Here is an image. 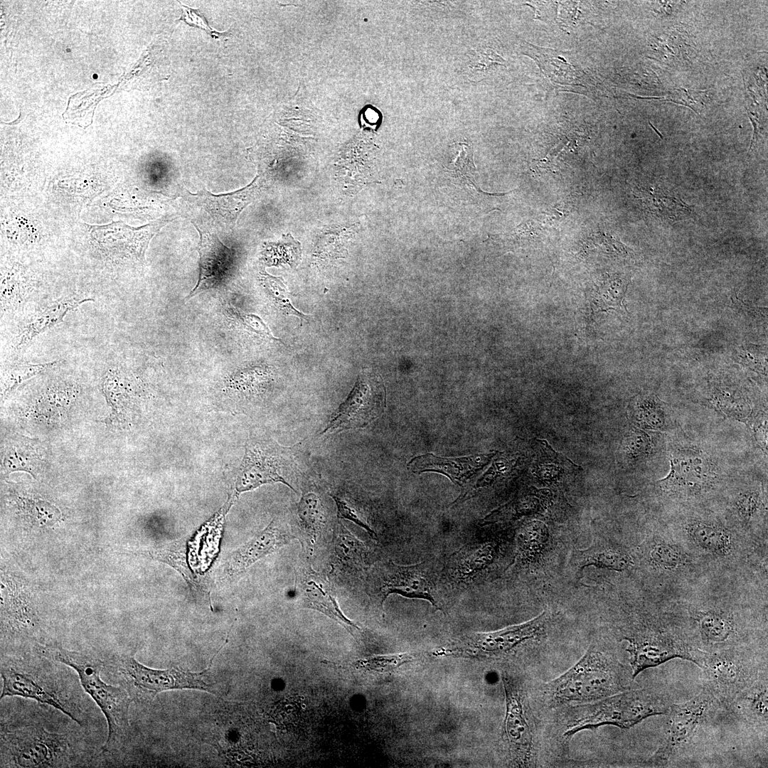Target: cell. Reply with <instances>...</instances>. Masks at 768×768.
Instances as JSON below:
<instances>
[{
	"label": "cell",
	"mask_w": 768,
	"mask_h": 768,
	"mask_svg": "<svg viewBox=\"0 0 768 768\" xmlns=\"http://www.w3.org/2000/svg\"><path fill=\"white\" fill-rule=\"evenodd\" d=\"M1 718V767H70L92 758L84 739L63 721L39 714Z\"/></svg>",
	"instance_id": "6da1fadb"
},
{
	"label": "cell",
	"mask_w": 768,
	"mask_h": 768,
	"mask_svg": "<svg viewBox=\"0 0 768 768\" xmlns=\"http://www.w3.org/2000/svg\"><path fill=\"white\" fill-rule=\"evenodd\" d=\"M58 661L33 651L31 654L1 656V700L18 696L50 705L81 727L88 725L79 683Z\"/></svg>",
	"instance_id": "7a4b0ae2"
},
{
	"label": "cell",
	"mask_w": 768,
	"mask_h": 768,
	"mask_svg": "<svg viewBox=\"0 0 768 768\" xmlns=\"http://www.w3.org/2000/svg\"><path fill=\"white\" fill-rule=\"evenodd\" d=\"M631 669L614 654L590 646L582 657L540 692L552 708L593 703L632 688Z\"/></svg>",
	"instance_id": "3957f363"
},
{
	"label": "cell",
	"mask_w": 768,
	"mask_h": 768,
	"mask_svg": "<svg viewBox=\"0 0 768 768\" xmlns=\"http://www.w3.org/2000/svg\"><path fill=\"white\" fill-rule=\"evenodd\" d=\"M36 651L76 672L83 690L94 700L106 718L108 735L102 752L112 755L118 750L129 727V709L133 700L129 692L122 687L103 681L100 677L103 662L94 656L53 645L40 644Z\"/></svg>",
	"instance_id": "277c9868"
},
{
	"label": "cell",
	"mask_w": 768,
	"mask_h": 768,
	"mask_svg": "<svg viewBox=\"0 0 768 768\" xmlns=\"http://www.w3.org/2000/svg\"><path fill=\"white\" fill-rule=\"evenodd\" d=\"M670 706L668 698L657 691L631 688L593 703L567 706L563 735L571 737L603 725L630 728L649 717L667 715Z\"/></svg>",
	"instance_id": "5b68a950"
},
{
	"label": "cell",
	"mask_w": 768,
	"mask_h": 768,
	"mask_svg": "<svg viewBox=\"0 0 768 768\" xmlns=\"http://www.w3.org/2000/svg\"><path fill=\"white\" fill-rule=\"evenodd\" d=\"M699 667L703 688L727 710L739 694L760 678L754 658L734 649L703 651Z\"/></svg>",
	"instance_id": "8992f818"
},
{
	"label": "cell",
	"mask_w": 768,
	"mask_h": 768,
	"mask_svg": "<svg viewBox=\"0 0 768 768\" xmlns=\"http://www.w3.org/2000/svg\"><path fill=\"white\" fill-rule=\"evenodd\" d=\"M367 588L373 604L380 613L391 594L427 600L444 612L432 572L425 562L412 565H399L391 560L380 562L369 573Z\"/></svg>",
	"instance_id": "52a82bcc"
},
{
	"label": "cell",
	"mask_w": 768,
	"mask_h": 768,
	"mask_svg": "<svg viewBox=\"0 0 768 768\" xmlns=\"http://www.w3.org/2000/svg\"><path fill=\"white\" fill-rule=\"evenodd\" d=\"M215 655L208 668L201 672L187 671L177 667L153 669L125 655L115 657L113 663L132 698L134 696L151 700L161 692L174 689H196L218 694L214 684L206 681Z\"/></svg>",
	"instance_id": "ba28073f"
},
{
	"label": "cell",
	"mask_w": 768,
	"mask_h": 768,
	"mask_svg": "<svg viewBox=\"0 0 768 768\" xmlns=\"http://www.w3.org/2000/svg\"><path fill=\"white\" fill-rule=\"evenodd\" d=\"M385 408V389L380 378L369 371L359 375L346 400L331 415L322 433L363 428Z\"/></svg>",
	"instance_id": "9c48e42d"
},
{
	"label": "cell",
	"mask_w": 768,
	"mask_h": 768,
	"mask_svg": "<svg viewBox=\"0 0 768 768\" xmlns=\"http://www.w3.org/2000/svg\"><path fill=\"white\" fill-rule=\"evenodd\" d=\"M716 707H720L718 703L703 688L699 694L689 700L671 705L664 737L647 764L654 767L666 766Z\"/></svg>",
	"instance_id": "30bf717a"
},
{
	"label": "cell",
	"mask_w": 768,
	"mask_h": 768,
	"mask_svg": "<svg viewBox=\"0 0 768 768\" xmlns=\"http://www.w3.org/2000/svg\"><path fill=\"white\" fill-rule=\"evenodd\" d=\"M506 699L504 737L513 764L533 767L537 764V745L533 728L519 683L502 675Z\"/></svg>",
	"instance_id": "8fae6325"
},
{
	"label": "cell",
	"mask_w": 768,
	"mask_h": 768,
	"mask_svg": "<svg viewBox=\"0 0 768 768\" xmlns=\"http://www.w3.org/2000/svg\"><path fill=\"white\" fill-rule=\"evenodd\" d=\"M548 619V616L543 612L520 624L494 631L472 634L463 639L462 646L454 650L477 657H502L522 644L541 637Z\"/></svg>",
	"instance_id": "7c38bea8"
},
{
	"label": "cell",
	"mask_w": 768,
	"mask_h": 768,
	"mask_svg": "<svg viewBox=\"0 0 768 768\" xmlns=\"http://www.w3.org/2000/svg\"><path fill=\"white\" fill-rule=\"evenodd\" d=\"M169 221L161 219L139 228L116 222L93 225L91 233L100 251L109 258L142 262L151 239Z\"/></svg>",
	"instance_id": "4fadbf2b"
},
{
	"label": "cell",
	"mask_w": 768,
	"mask_h": 768,
	"mask_svg": "<svg viewBox=\"0 0 768 768\" xmlns=\"http://www.w3.org/2000/svg\"><path fill=\"white\" fill-rule=\"evenodd\" d=\"M282 452L277 444H247L236 484L238 491H249L264 484L278 481L294 489L283 476L287 464L282 456Z\"/></svg>",
	"instance_id": "5bb4252c"
},
{
	"label": "cell",
	"mask_w": 768,
	"mask_h": 768,
	"mask_svg": "<svg viewBox=\"0 0 768 768\" xmlns=\"http://www.w3.org/2000/svg\"><path fill=\"white\" fill-rule=\"evenodd\" d=\"M296 587L302 607L321 612L341 624L354 637L361 631L359 626L341 611L329 582L310 566L301 567L297 571Z\"/></svg>",
	"instance_id": "9a60e30c"
},
{
	"label": "cell",
	"mask_w": 768,
	"mask_h": 768,
	"mask_svg": "<svg viewBox=\"0 0 768 768\" xmlns=\"http://www.w3.org/2000/svg\"><path fill=\"white\" fill-rule=\"evenodd\" d=\"M196 229L200 234L199 275L196 285L186 299L219 287L230 274L233 265L232 250L215 234L203 231L198 227Z\"/></svg>",
	"instance_id": "2e32d148"
},
{
	"label": "cell",
	"mask_w": 768,
	"mask_h": 768,
	"mask_svg": "<svg viewBox=\"0 0 768 768\" xmlns=\"http://www.w3.org/2000/svg\"><path fill=\"white\" fill-rule=\"evenodd\" d=\"M92 300L78 294H71L58 298L40 308L21 324L14 337V348L16 350L25 348L41 334L62 322L70 312Z\"/></svg>",
	"instance_id": "e0dca14e"
},
{
	"label": "cell",
	"mask_w": 768,
	"mask_h": 768,
	"mask_svg": "<svg viewBox=\"0 0 768 768\" xmlns=\"http://www.w3.org/2000/svg\"><path fill=\"white\" fill-rule=\"evenodd\" d=\"M293 537L272 522L265 529L236 550L228 558L223 579H233L267 555L288 543Z\"/></svg>",
	"instance_id": "ac0fdd59"
},
{
	"label": "cell",
	"mask_w": 768,
	"mask_h": 768,
	"mask_svg": "<svg viewBox=\"0 0 768 768\" xmlns=\"http://www.w3.org/2000/svg\"><path fill=\"white\" fill-rule=\"evenodd\" d=\"M494 454H476L460 458H442L427 454L414 457L407 464L414 473L434 471L447 476L454 483L462 484L486 465Z\"/></svg>",
	"instance_id": "d6986e66"
},
{
	"label": "cell",
	"mask_w": 768,
	"mask_h": 768,
	"mask_svg": "<svg viewBox=\"0 0 768 768\" xmlns=\"http://www.w3.org/2000/svg\"><path fill=\"white\" fill-rule=\"evenodd\" d=\"M710 472V464L704 457L678 452L671 459L669 474L659 482L667 491H695L709 479Z\"/></svg>",
	"instance_id": "ffe728a7"
},
{
	"label": "cell",
	"mask_w": 768,
	"mask_h": 768,
	"mask_svg": "<svg viewBox=\"0 0 768 768\" xmlns=\"http://www.w3.org/2000/svg\"><path fill=\"white\" fill-rule=\"evenodd\" d=\"M257 185L253 181L238 191L215 195L204 189L196 194H190L213 219L233 228L242 210L252 201Z\"/></svg>",
	"instance_id": "44dd1931"
},
{
	"label": "cell",
	"mask_w": 768,
	"mask_h": 768,
	"mask_svg": "<svg viewBox=\"0 0 768 768\" xmlns=\"http://www.w3.org/2000/svg\"><path fill=\"white\" fill-rule=\"evenodd\" d=\"M634 196L648 212L663 220L676 222L693 213L692 207L673 192L658 186H639L634 190Z\"/></svg>",
	"instance_id": "7402d4cb"
},
{
	"label": "cell",
	"mask_w": 768,
	"mask_h": 768,
	"mask_svg": "<svg viewBox=\"0 0 768 768\" xmlns=\"http://www.w3.org/2000/svg\"><path fill=\"white\" fill-rule=\"evenodd\" d=\"M38 439L16 434L4 447L1 472L8 475L15 471H24L36 478L42 468L43 455Z\"/></svg>",
	"instance_id": "603a6c76"
},
{
	"label": "cell",
	"mask_w": 768,
	"mask_h": 768,
	"mask_svg": "<svg viewBox=\"0 0 768 768\" xmlns=\"http://www.w3.org/2000/svg\"><path fill=\"white\" fill-rule=\"evenodd\" d=\"M767 678L764 675L739 694L728 710L750 725L767 727Z\"/></svg>",
	"instance_id": "cb8c5ba5"
},
{
	"label": "cell",
	"mask_w": 768,
	"mask_h": 768,
	"mask_svg": "<svg viewBox=\"0 0 768 768\" xmlns=\"http://www.w3.org/2000/svg\"><path fill=\"white\" fill-rule=\"evenodd\" d=\"M34 290L33 282L20 268L2 273L1 279V314L14 311L26 302Z\"/></svg>",
	"instance_id": "d4e9b609"
},
{
	"label": "cell",
	"mask_w": 768,
	"mask_h": 768,
	"mask_svg": "<svg viewBox=\"0 0 768 768\" xmlns=\"http://www.w3.org/2000/svg\"><path fill=\"white\" fill-rule=\"evenodd\" d=\"M571 559L572 565L580 574L590 565L622 570L630 564L628 555L594 543L586 550H574Z\"/></svg>",
	"instance_id": "484cf974"
},
{
	"label": "cell",
	"mask_w": 768,
	"mask_h": 768,
	"mask_svg": "<svg viewBox=\"0 0 768 768\" xmlns=\"http://www.w3.org/2000/svg\"><path fill=\"white\" fill-rule=\"evenodd\" d=\"M632 417L640 426L654 430H664L671 424V415L663 401L654 395L640 396L634 404Z\"/></svg>",
	"instance_id": "4316f807"
},
{
	"label": "cell",
	"mask_w": 768,
	"mask_h": 768,
	"mask_svg": "<svg viewBox=\"0 0 768 768\" xmlns=\"http://www.w3.org/2000/svg\"><path fill=\"white\" fill-rule=\"evenodd\" d=\"M298 514L302 528L312 547L324 523L323 508L319 498L314 494L303 496L299 505Z\"/></svg>",
	"instance_id": "83f0119b"
},
{
	"label": "cell",
	"mask_w": 768,
	"mask_h": 768,
	"mask_svg": "<svg viewBox=\"0 0 768 768\" xmlns=\"http://www.w3.org/2000/svg\"><path fill=\"white\" fill-rule=\"evenodd\" d=\"M59 361L41 363H18L6 368L1 378V398H6L26 380L57 366Z\"/></svg>",
	"instance_id": "f1b7e54d"
},
{
	"label": "cell",
	"mask_w": 768,
	"mask_h": 768,
	"mask_svg": "<svg viewBox=\"0 0 768 768\" xmlns=\"http://www.w3.org/2000/svg\"><path fill=\"white\" fill-rule=\"evenodd\" d=\"M698 625L704 639L710 644H720L733 632L732 621L723 614L708 612L700 614Z\"/></svg>",
	"instance_id": "f546056e"
},
{
	"label": "cell",
	"mask_w": 768,
	"mask_h": 768,
	"mask_svg": "<svg viewBox=\"0 0 768 768\" xmlns=\"http://www.w3.org/2000/svg\"><path fill=\"white\" fill-rule=\"evenodd\" d=\"M260 281L267 294L277 309L284 314L296 315L301 321L306 319V315L299 312L292 304L289 293L281 279L264 272L261 274Z\"/></svg>",
	"instance_id": "4dcf8cb0"
},
{
	"label": "cell",
	"mask_w": 768,
	"mask_h": 768,
	"mask_svg": "<svg viewBox=\"0 0 768 768\" xmlns=\"http://www.w3.org/2000/svg\"><path fill=\"white\" fill-rule=\"evenodd\" d=\"M548 540V533L544 524L533 521L524 527L519 536V546L523 558L533 559L544 548Z\"/></svg>",
	"instance_id": "1f68e13d"
},
{
	"label": "cell",
	"mask_w": 768,
	"mask_h": 768,
	"mask_svg": "<svg viewBox=\"0 0 768 768\" xmlns=\"http://www.w3.org/2000/svg\"><path fill=\"white\" fill-rule=\"evenodd\" d=\"M690 530L693 538L703 548L719 554L728 550L730 540L722 530L705 523H696L692 526Z\"/></svg>",
	"instance_id": "d6a6232c"
},
{
	"label": "cell",
	"mask_w": 768,
	"mask_h": 768,
	"mask_svg": "<svg viewBox=\"0 0 768 768\" xmlns=\"http://www.w3.org/2000/svg\"><path fill=\"white\" fill-rule=\"evenodd\" d=\"M418 656L415 653H402L393 655L374 656L358 661L357 668L377 672H390L405 663L414 661Z\"/></svg>",
	"instance_id": "836d02e7"
},
{
	"label": "cell",
	"mask_w": 768,
	"mask_h": 768,
	"mask_svg": "<svg viewBox=\"0 0 768 768\" xmlns=\"http://www.w3.org/2000/svg\"><path fill=\"white\" fill-rule=\"evenodd\" d=\"M226 310L228 316L245 329L271 340H278L272 335L269 327L259 316L241 311L231 305H228Z\"/></svg>",
	"instance_id": "e575fe53"
},
{
	"label": "cell",
	"mask_w": 768,
	"mask_h": 768,
	"mask_svg": "<svg viewBox=\"0 0 768 768\" xmlns=\"http://www.w3.org/2000/svg\"><path fill=\"white\" fill-rule=\"evenodd\" d=\"M269 370L266 367H254L236 373L230 379V386L236 390H255L257 386L268 378Z\"/></svg>",
	"instance_id": "d590c367"
},
{
	"label": "cell",
	"mask_w": 768,
	"mask_h": 768,
	"mask_svg": "<svg viewBox=\"0 0 768 768\" xmlns=\"http://www.w3.org/2000/svg\"><path fill=\"white\" fill-rule=\"evenodd\" d=\"M182 7V13L178 21H183L192 27L203 30L206 33L215 39H221L228 36L229 33L220 32L211 28L204 16L198 9L183 5L180 2Z\"/></svg>",
	"instance_id": "8d00e7d4"
},
{
	"label": "cell",
	"mask_w": 768,
	"mask_h": 768,
	"mask_svg": "<svg viewBox=\"0 0 768 768\" xmlns=\"http://www.w3.org/2000/svg\"><path fill=\"white\" fill-rule=\"evenodd\" d=\"M337 548L341 550L339 557L345 562L356 564L363 561L364 549L363 544L349 533H343L338 538Z\"/></svg>",
	"instance_id": "74e56055"
},
{
	"label": "cell",
	"mask_w": 768,
	"mask_h": 768,
	"mask_svg": "<svg viewBox=\"0 0 768 768\" xmlns=\"http://www.w3.org/2000/svg\"><path fill=\"white\" fill-rule=\"evenodd\" d=\"M265 255L266 258H269L267 262L272 265L284 262L294 265L299 259L300 250L294 244L282 243L270 247V250H266Z\"/></svg>",
	"instance_id": "f35d334b"
},
{
	"label": "cell",
	"mask_w": 768,
	"mask_h": 768,
	"mask_svg": "<svg viewBox=\"0 0 768 768\" xmlns=\"http://www.w3.org/2000/svg\"><path fill=\"white\" fill-rule=\"evenodd\" d=\"M626 453L633 458L646 456L651 449L650 437L644 432L635 430L626 439Z\"/></svg>",
	"instance_id": "ab89813d"
},
{
	"label": "cell",
	"mask_w": 768,
	"mask_h": 768,
	"mask_svg": "<svg viewBox=\"0 0 768 768\" xmlns=\"http://www.w3.org/2000/svg\"><path fill=\"white\" fill-rule=\"evenodd\" d=\"M331 496L336 503L338 516L339 518H346L353 521L357 526L365 529L372 538L377 539L375 532L370 528L368 523L363 519L360 513H358L353 507L341 498L332 495Z\"/></svg>",
	"instance_id": "60d3db41"
},
{
	"label": "cell",
	"mask_w": 768,
	"mask_h": 768,
	"mask_svg": "<svg viewBox=\"0 0 768 768\" xmlns=\"http://www.w3.org/2000/svg\"><path fill=\"white\" fill-rule=\"evenodd\" d=\"M651 557L658 565L667 567H676L680 562V555L669 546L661 545L654 547Z\"/></svg>",
	"instance_id": "b9f144b4"
},
{
	"label": "cell",
	"mask_w": 768,
	"mask_h": 768,
	"mask_svg": "<svg viewBox=\"0 0 768 768\" xmlns=\"http://www.w3.org/2000/svg\"><path fill=\"white\" fill-rule=\"evenodd\" d=\"M759 498L755 492H747L738 498L737 506L740 513L745 516L752 515L759 506Z\"/></svg>",
	"instance_id": "7bdbcfd3"
},
{
	"label": "cell",
	"mask_w": 768,
	"mask_h": 768,
	"mask_svg": "<svg viewBox=\"0 0 768 768\" xmlns=\"http://www.w3.org/2000/svg\"><path fill=\"white\" fill-rule=\"evenodd\" d=\"M736 358L737 361L742 364L747 365L750 368H753V370L763 373H764V370H766L764 362L761 361L757 354H754L752 350L748 349V348H740V350L736 353Z\"/></svg>",
	"instance_id": "ee69618b"
}]
</instances>
